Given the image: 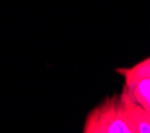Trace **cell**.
<instances>
[{"mask_svg":"<svg viewBox=\"0 0 150 133\" xmlns=\"http://www.w3.org/2000/svg\"><path fill=\"white\" fill-rule=\"evenodd\" d=\"M108 133H134L120 98H109L95 108Z\"/></svg>","mask_w":150,"mask_h":133,"instance_id":"1","label":"cell"},{"mask_svg":"<svg viewBox=\"0 0 150 133\" xmlns=\"http://www.w3.org/2000/svg\"><path fill=\"white\" fill-rule=\"evenodd\" d=\"M123 94L150 114V78H125Z\"/></svg>","mask_w":150,"mask_h":133,"instance_id":"2","label":"cell"},{"mask_svg":"<svg viewBox=\"0 0 150 133\" xmlns=\"http://www.w3.org/2000/svg\"><path fill=\"white\" fill-rule=\"evenodd\" d=\"M120 100L125 106L127 117L129 120V125H131L133 132L134 133H150V114L149 112L144 111L139 105L134 103L125 94H122Z\"/></svg>","mask_w":150,"mask_h":133,"instance_id":"3","label":"cell"},{"mask_svg":"<svg viewBox=\"0 0 150 133\" xmlns=\"http://www.w3.org/2000/svg\"><path fill=\"white\" fill-rule=\"evenodd\" d=\"M84 133H108L106 128H104V125H103V122H101L98 112H96L95 110L87 116L86 130H84Z\"/></svg>","mask_w":150,"mask_h":133,"instance_id":"4","label":"cell"}]
</instances>
